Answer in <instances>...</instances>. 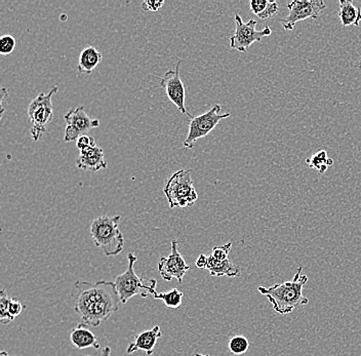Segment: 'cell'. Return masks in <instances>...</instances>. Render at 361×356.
<instances>
[{
    "instance_id": "cell-1",
    "label": "cell",
    "mask_w": 361,
    "mask_h": 356,
    "mask_svg": "<svg viewBox=\"0 0 361 356\" xmlns=\"http://www.w3.org/2000/svg\"><path fill=\"white\" fill-rule=\"evenodd\" d=\"M74 288V310L80 324L98 328L119 310L121 301L114 281H99L92 283L78 281Z\"/></svg>"
},
{
    "instance_id": "cell-2",
    "label": "cell",
    "mask_w": 361,
    "mask_h": 356,
    "mask_svg": "<svg viewBox=\"0 0 361 356\" xmlns=\"http://www.w3.org/2000/svg\"><path fill=\"white\" fill-rule=\"evenodd\" d=\"M302 270L303 267L298 268L292 281L276 283L269 288H258L259 293L269 300L273 309L279 314H290L298 306L309 303V300L303 296V288L308 281V276H302Z\"/></svg>"
},
{
    "instance_id": "cell-3",
    "label": "cell",
    "mask_w": 361,
    "mask_h": 356,
    "mask_svg": "<svg viewBox=\"0 0 361 356\" xmlns=\"http://www.w3.org/2000/svg\"><path fill=\"white\" fill-rule=\"evenodd\" d=\"M121 216L103 215L90 222V236L96 247L107 257L118 256L124 249L123 232L119 230Z\"/></svg>"
},
{
    "instance_id": "cell-4",
    "label": "cell",
    "mask_w": 361,
    "mask_h": 356,
    "mask_svg": "<svg viewBox=\"0 0 361 356\" xmlns=\"http://www.w3.org/2000/svg\"><path fill=\"white\" fill-rule=\"evenodd\" d=\"M128 269L114 279L121 304L128 303V300L135 296L146 298L149 295L153 296L157 293V279L145 278L144 276L140 277L135 274V264L137 261V256L130 253L128 254Z\"/></svg>"
},
{
    "instance_id": "cell-5",
    "label": "cell",
    "mask_w": 361,
    "mask_h": 356,
    "mask_svg": "<svg viewBox=\"0 0 361 356\" xmlns=\"http://www.w3.org/2000/svg\"><path fill=\"white\" fill-rule=\"evenodd\" d=\"M169 207L183 209L192 207L198 200V193L194 187L190 170H180L169 178L164 188Z\"/></svg>"
},
{
    "instance_id": "cell-6",
    "label": "cell",
    "mask_w": 361,
    "mask_h": 356,
    "mask_svg": "<svg viewBox=\"0 0 361 356\" xmlns=\"http://www.w3.org/2000/svg\"><path fill=\"white\" fill-rule=\"evenodd\" d=\"M58 87H54L49 92H42L30 103L28 116L30 118L31 138L37 142L47 132V125L54 119L53 97L58 92Z\"/></svg>"
},
{
    "instance_id": "cell-7",
    "label": "cell",
    "mask_w": 361,
    "mask_h": 356,
    "mask_svg": "<svg viewBox=\"0 0 361 356\" xmlns=\"http://www.w3.org/2000/svg\"><path fill=\"white\" fill-rule=\"evenodd\" d=\"M221 110L222 107L219 104H216L205 113L192 117L189 123L188 135L183 142V146L187 149H192L197 140L207 137L221 121L228 118L231 115L229 112L221 114Z\"/></svg>"
},
{
    "instance_id": "cell-8",
    "label": "cell",
    "mask_w": 361,
    "mask_h": 356,
    "mask_svg": "<svg viewBox=\"0 0 361 356\" xmlns=\"http://www.w3.org/2000/svg\"><path fill=\"white\" fill-rule=\"evenodd\" d=\"M235 32L230 37V49H236L241 53H247L248 47L252 44L262 42L263 38L270 36L272 33V30L268 26L263 30H257V21L250 20L247 23H245L238 13L235 15Z\"/></svg>"
},
{
    "instance_id": "cell-9",
    "label": "cell",
    "mask_w": 361,
    "mask_h": 356,
    "mask_svg": "<svg viewBox=\"0 0 361 356\" xmlns=\"http://www.w3.org/2000/svg\"><path fill=\"white\" fill-rule=\"evenodd\" d=\"M326 8L324 0H293L288 4V15L281 20L282 26L286 30H293L298 22L317 20Z\"/></svg>"
},
{
    "instance_id": "cell-10",
    "label": "cell",
    "mask_w": 361,
    "mask_h": 356,
    "mask_svg": "<svg viewBox=\"0 0 361 356\" xmlns=\"http://www.w3.org/2000/svg\"><path fill=\"white\" fill-rule=\"evenodd\" d=\"M180 61L176 64L175 70H169L164 76H157L160 85L164 87L169 100L171 101L180 113L192 118L193 115L189 113L186 108V90L180 76Z\"/></svg>"
},
{
    "instance_id": "cell-11",
    "label": "cell",
    "mask_w": 361,
    "mask_h": 356,
    "mask_svg": "<svg viewBox=\"0 0 361 356\" xmlns=\"http://www.w3.org/2000/svg\"><path fill=\"white\" fill-rule=\"evenodd\" d=\"M67 127L65 128L64 141H78L79 137L89 133L92 128L100 127L99 119L90 118L85 111L83 106H78L73 109L69 110L64 116Z\"/></svg>"
},
{
    "instance_id": "cell-12",
    "label": "cell",
    "mask_w": 361,
    "mask_h": 356,
    "mask_svg": "<svg viewBox=\"0 0 361 356\" xmlns=\"http://www.w3.org/2000/svg\"><path fill=\"white\" fill-rule=\"evenodd\" d=\"M190 270L189 265H187L186 261L183 258L178 250L177 240H171V253L168 257H161L158 263V271L160 276L166 281H171L176 278L179 283H183L185 274Z\"/></svg>"
},
{
    "instance_id": "cell-13",
    "label": "cell",
    "mask_w": 361,
    "mask_h": 356,
    "mask_svg": "<svg viewBox=\"0 0 361 356\" xmlns=\"http://www.w3.org/2000/svg\"><path fill=\"white\" fill-rule=\"evenodd\" d=\"M76 166L80 170L98 172L107 168L108 162L106 161L103 149L98 146H94L89 149L80 151L78 159L76 161Z\"/></svg>"
},
{
    "instance_id": "cell-14",
    "label": "cell",
    "mask_w": 361,
    "mask_h": 356,
    "mask_svg": "<svg viewBox=\"0 0 361 356\" xmlns=\"http://www.w3.org/2000/svg\"><path fill=\"white\" fill-rule=\"evenodd\" d=\"M161 337L162 332L159 326H155L154 328L149 331H144L135 338V341L133 343L128 345L126 352L128 355H132L135 351L142 350L145 351L147 355L151 356L153 355L158 339Z\"/></svg>"
},
{
    "instance_id": "cell-15",
    "label": "cell",
    "mask_w": 361,
    "mask_h": 356,
    "mask_svg": "<svg viewBox=\"0 0 361 356\" xmlns=\"http://www.w3.org/2000/svg\"><path fill=\"white\" fill-rule=\"evenodd\" d=\"M71 343L78 349L100 348V343L96 335L90 330L89 326L79 324L70 333Z\"/></svg>"
},
{
    "instance_id": "cell-16",
    "label": "cell",
    "mask_w": 361,
    "mask_h": 356,
    "mask_svg": "<svg viewBox=\"0 0 361 356\" xmlns=\"http://www.w3.org/2000/svg\"><path fill=\"white\" fill-rule=\"evenodd\" d=\"M205 269L209 272L212 276H228L230 278H235L240 276V267L234 264L230 259L225 261H218L213 257L207 258V265Z\"/></svg>"
},
{
    "instance_id": "cell-17",
    "label": "cell",
    "mask_w": 361,
    "mask_h": 356,
    "mask_svg": "<svg viewBox=\"0 0 361 356\" xmlns=\"http://www.w3.org/2000/svg\"><path fill=\"white\" fill-rule=\"evenodd\" d=\"M103 55L94 47H87L79 55L78 70L79 73L92 74L101 64Z\"/></svg>"
},
{
    "instance_id": "cell-18",
    "label": "cell",
    "mask_w": 361,
    "mask_h": 356,
    "mask_svg": "<svg viewBox=\"0 0 361 356\" xmlns=\"http://www.w3.org/2000/svg\"><path fill=\"white\" fill-rule=\"evenodd\" d=\"M338 17L343 27L360 26L361 8L355 6L350 0L338 1Z\"/></svg>"
},
{
    "instance_id": "cell-19",
    "label": "cell",
    "mask_w": 361,
    "mask_h": 356,
    "mask_svg": "<svg viewBox=\"0 0 361 356\" xmlns=\"http://www.w3.org/2000/svg\"><path fill=\"white\" fill-rule=\"evenodd\" d=\"M250 11L259 19H270L279 13V4L268 0H252L250 2Z\"/></svg>"
},
{
    "instance_id": "cell-20",
    "label": "cell",
    "mask_w": 361,
    "mask_h": 356,
    "mask_svg": "<svg viewBox=\"0 0 361 356\" xmlns=\"http://www.w3.org/2000/svg\"><path fill=\"white\" fill-rule=\"evenodd\" d=\"M306 164L309 168L317 171L319 173H324L327 168L333 166L334 159L329 156L326 150H319L307 159Z\"/></svg>"
},
{
    "instance_id": "cell-21",
    "label": "cell",
    "mask_w": 361,
    "mask_h": 356,
    "mask_svg": "<svg viewBox=\"0 0 361 356\" xmlns=\"http://www.w3.org/2000/svg\"><path fill=\"white\" fill-rule=\"evenodd\" d=\"M183 297H184V294L178 290L177 288H173V290L166 293L157 292L153 295V298L164 302V305L166 307L171 308V309H177L182 305Z\"/></svg>"
},
{
    "instance_id": "cell-22",
    "label": "cell",
    "mask_w": 361,
    "mask_h": 356,
    "mask_svg": "<svg viewBox=\"0 0 361 356\" xmlns=\"http://www.w3.org/2000/svg\"><path fill=\"white\" fill-rule=\"evenodd\" d=\"M228 348L230 352L234 355H243L250 348V342L247 338L245 336L236 335L230 338L229 343H228Z\"/></svg>"
},
{
    "instance_id": "cell-23",
    "label": "cell",
    "mask_w": 361,
    "mask_h": 356,
    "mask_svg": "<svg viewBox=\"0 0 361 356\" xmlns=\"http://www.w3.org/2000/svg\"><path fill=\"white\" fill-rule=\"evenodd\" d=\"M11 298L8 296V293L4 288L0 292V322L4 326L11 324L15 321L10 314V304Z\"/></svg>"
},
{
    "instance_id": "cell-24",
    "label": "cell",
    "mask_w": 361,
    "mask_h": 356,
    "mask_svg": "<svg viewBox=\"0 0 361 356\" xmlns=\"http://www.w3.org/2000/svg\"><path fill=\"white\" fill-rule=\"evenodd\" d=\"M17 47V40L11 35H6L0 37V54L2 56L11 55Z\"/></svg>"
},
{
    "instance_id": "cell-25",
    "label": "cell",
    "mask_w": 361,
    "mask_h": 356,
    "mask_svg": "<svg viewBox=\"0 0 361 356\" xmlns=\"http://www.w3.org/2000/svg\"><path fill=\"white\" fill-rule=\"evenodd\" d=\"M232 243H228L226 245H222V247H214L213 252H212L211 256L213 257L214 259L218 261H225L227 260L228 254H230V251H231Z\"/></svg>"
},
{
    "instance_id": "cell-26",
    "label": "cell",
    "mask_w": 361,
    "mask_h": 356,
    "mask_svg": "<svg viewBox=\"0 0 361 356\" xmlns=\"http://www.w3.org/2000/svg\"><path fill=\"white\" fill-rule=\"evenodd\" d=\"M76 146H78L79 151H82L94 147L97 145L94 137L83 135V136L79 137L78 141H76Z\"/></svg>"
},
{
    "instance_id": "cell-27",
    "label": "cell",
    "mask_w": 361,
    "mask_h": 356,
    "mask_svg": "<svg viewBox=\"0 0 361 356\" xmlns=\"http://www.w3.org/2000/svg\"><path fill=\"white\" fill-rule=\"evenodd\" d=\"M164 6V0H146L142 4V8L145 12H158Z\"/></svg>"
},
{
    "instance_id": "cell-28",
    "label": "cell",
    "mask_w": 361,
    "mask_h": 356,
    "mask_svg": "<svg viewBox=\"0 0 361 356\" xmlns=\"http://www.w3.org/2000/svg\"><path fill=\"white\" fill-rule=\"evenodd\" d=\"M25 308H26V306L23 305L19 300L11 298L10 304V314L13 319H16V317H19Z\"/></svg>"
},
{
    "instance_id": "cell-29",
    "label": "cell",
    "mask_w": 361,
    "mask_h": 356,
    "mask_svg": "<svg viewBox=\"0 0 361 356\" xmlns=\"http://www.w3.org/2000/svg\"><path fill=\"white\" fill-rule=\"evenodd\" d=\"M207 258H209V257L205 256V254H200L197 260H196V266H197L198 268H202V269H203V268L205 269L207 265Z\"/></svg>"
},
{
    "instance_id": "cell-30",
    "label": "cell",
    "mask_w": 361,
    "mask_h": 356,
    "mask_svg": "<svg viewBox=\"0 0 361 356\" xmlns=\"http://www.w3.org/2000/svg\"><path fill=\"white\" fill-rule=\"evenodd\" d=\"M6 96H8V90L4 89H4L1 90V99H0V101H1V103H0V106H1V113H0V118H1L2 114H4V101Z\"/></svg>"
},
{
    "instance_id": "cell-31",
    "label": "cell",
    "mask_w": 361,
    "mask_h": 356,
    "mask_svg": "<svg viewBox=\"0 0 361 356\" xmlns=\"http://www.w3.org/2000/svg\"><path fill=\"white\" fill-rule=\"evenodd\" d=\"M101 356H111V348L109 346H106L105 348L102 350Z\"/></svg>"
},
{
    "instance_id": "cell-32",
    "label": "cell",
    "mask_w": 361,
    "mask_h": 356,
    "mask_svg": "<svg viewBox=\"0 0 361 356\" xmlns=\"http://www.w3.org/2000/svg\"><path fill=\"white\" fill-rule=\"evenodd\" d=\"M0 356H16V355H10V353L8 352H6V351H1V352H0Z\"/></svg>"
},
{
    "instance_id": "cell-33",
    "label": "cell",
    "mask_w": 361,
    "mask_h": 356,
    "mask_svg": "<svg viewBox=\"0 0 361 356\" xmlns=\"http://www.w3.org/2000/svg\"><path fill=\"white\" fill-rule=\"evenodd\" d=\"M195 356H211V355H202V353H197L196 352L195 355H194Z\"/></svg>"
},
{
    "instance_id": "cell-34",
    "label": "cell",
    "mask_w": 361,
    "mask_h": 356,
    "mask_svg": "<svg viewBox=\"0 0 361 356\" xmlns=\"http://www.w3.org/2000/svg\"><path fill=\"white\" fill-rule=\"evenodd\" d=\"M358 68H360L361 70V59H360V63H358Z\"/></svg>"
},
{
    "instance_id": "cell-35",
    "label": "cell",
    "mask_w": 361,
    "mask_h": 356,
    "mask_svg": "<svg viewBox=\"0 0 361 356\" xmlns=\"http://www.w3.org/2000/svg\"></svg>"
}]
</instances>
